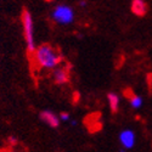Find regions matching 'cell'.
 <instances>
[{
	"label": "cell",
	"instance_id": "cell-1",
	"mask_svg": "<svg viewBox=\"0 0 152 152\" xmlns=\"http://www.w3.org/2000/svg\"><path fill=\"white\" fill-rule=\"evenodd\" d=\"M63 61L57 49L50 44H43L35 48L33 53V62L42 69H55Z\"/></svg>",
	"mask_w": 152,
	"mask_h": 152
},
{
	"label": "cell",
	"instance_id": "cell-2",
	"mask_svg": "<svg viewBox=\"0 0 152 152\" xmlns=\"http://www.w3.org/2000/svg\"><path fill=\"white\" fill-rule=\"evenodd\" d=\"M21 22L23 27V35L24 40L27 44V49L29 53H34L35 50V43H34V24L32 14L28 9H23L21 12Z\"/></svg>",
	"mask_w": 152,
	"mask_h": 152
},
{
	"label": "cell",
	"instance_id": "cell-3",
	"mask_svg": "<svg viewBox=\"0 0 152 152\" xmlns=\"http://www.w3.org/2000/svg\"><path fill=\"white\" fill-rule=\"evenodd\" d=\"M51 20L57 24H69L74 21V11L68 5H57L51 11Z\"/></svg>",
	"mask_w": 152,
	"mask_h": 152
},
{
	"label": "cell",
	"instance_id": "cell-4",
	"mask_svg": "<svg viewBox=\"0 0 152 152\" xmlns=\"http://www.w3.org/2000/svg\"><path fill=\"white\" fill-rule=\"evenodd\" d=\"M119 142L122 145V148L130 150L135 145V133L130 129H124L119 134Z\"/></svg>",
	"mask_w": 152,
	"mask_h": 152
},
{
	"label": "cell",
	"instance_id": "cell-5",
	"mask_svg": "<svg viewBox=\"0 0 152 152\" xmlns=\"http://www.w3.org/2000/svg\"><path fill=\"white\" fill-rule=\"evenodd\" d=\"M39 118L40 121H43L45 124H48L49 126H51V128H57L60 125V119L58 117L55 115L53 111L50 110H44L39 113Z\"/></svg>",
	"mask_w": 152,
	"mask_h": 152
},
{
	"label": "cell",
	"instance_id": "cell-6",
	"mask_svg": "<svg viewBox=\"0 0 152 152\" xmlns=\"http://www.w3.org/2000/svg\"><path fill=\"white\" fill-rule=\"evenodd\" d=\"M53 79L56 84L62 85L69 82V72L67 68L65 67H56L55 69H53Z\"/></svg>",
	"mask_w": 152,
	"mask_h": 152
},
{
	"label": "cell",
	"instance_id": "cell-7",
	"mask_svg": "<svg viewBox=\"0 0 152 152\" xmlns=\"http://www.w3.org/2000/svg\"><path fill=\"white\" fill-rule=\"evenodd\" d=\"M130 10L135 16L142 17L147 14L148 6H147V3L144 1V0H133L130 4Z\"/></svg>",
	"mask_w": 152,
	"mask_h": 152
},
{
	"label": "cell",
	"instance_id": "cell-8",
	"mask_svg": "<svg viewBox=\"0 0 152 152\" xmlns=\"http://www.w3.org/2000/svg\"><path fill=\"white\" fill-rule=\"evenodd\" d=\"M107 101H108L111 112L117 113L119 110V96L116 93H108L107 94Z\"/></svg>",
	"mask_w": 152,
	"mask_h": 152
},
{
	"label": "cell",
	"instance_id": "cell-9",
	"mask_svg": "<svg viewBox=\"0 0 152 152\" xmlns=\"http://www.w3.org/2000/svg\"><path fill=\"white\" fill-rule=\"evenodd\" d=\"M128 100H129V102H130V106L133 108H135V110L140 108L142 106V97L136 95V94H134V93L128 97Z\"/></svg>",
	"mask_w": 152,
	"mask_h": 152
},
{
	"label": "cell",
	"instance_id": "cell-10",
	"mask_svg": "<svg viewBox=\"0 0 152 152\" xmlns=\"http://www.w3.org/2000/svg\"><path fill=\"white\" fill-rule=\"evenodd\" d=\"M58 119H61L62 122H68V121L71 119V115H69L68 112H61Z\"/></svg>",
	"mask_w": 152,
	"mask_h": 152
},
{
	"label": "cell",
	"instance_id": "cell-11",
	"mask_svg": "<svg viewBox=\"0 0 152 152\" xmlns=\"http://www.w3.org/2000/svg\"><path fill=\"white\" fill-rule=\"evenodd\" d=\"M7 142L11 145V146H16L18 144V139L16 136H9L7 137Z\"/></svg>",
	"mask_w": 152,
	"mask_h": 152
},
{
	"label": "cell",
	"instance_id": "cell-12",
	"mask_svg": "<svg viewBox=\"0 0 152 152\" xmlns=\"http://www.w3.org/2000/svg\"><path fill=\"white\" fill-rule=\"evenodd\" d=\"M71 125L75 126V125H77V121H75V119H72V121H71Z\"/></svg>",
	"mask_w": 152,
	"mask_h": 152
},
{
	"label": "cell",
	"instance_id": "cell-13",
	"mask_svg": "<svg viewBox=\"0 0 152 152\" xmlns=\"http://www.w3.org/2000/svg\"><path fill=\"white\" fill-rule=\"evenodd\" d=\"M78 4H79L80 6H85V5H86V1H79Z\"/></svg>",
	"mask_w": 152,
	"mask_h": 152
},
{
	"label": "cell",
	"instance_id": "cell-14",
	"mask_svg": "<svg viewBox=\"0 0 152 152\" xmlns=\"http://www.w3.org/2000/svg\"><path fill=\"white\" fill-rule=\"evenodd\" d=\"M119 152H126V150H124V148H121V150H119Z\"/></svg>",
	"mask_w": 152,
	"mask_h": 152
}]
</instances>
